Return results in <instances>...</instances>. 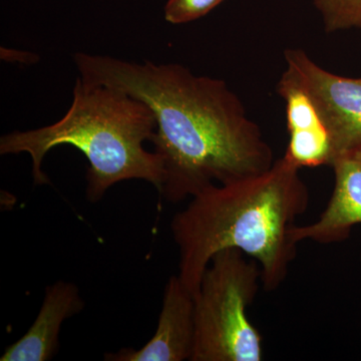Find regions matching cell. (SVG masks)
<instances>
[{
	"instance_id": "cell-2",
	"label": "cell",
	"mask_w": 361,
	"mask_h": 361,
	"mask_svg": "<svg viewBox=\"0 0 361 361\" xmlns=\"http://www.w3.org/2000/svg\"><path fill=\"white\" fill-rule=\"evenodd\" d=\"M299 171L282 157L260 174L211 185L176 214L171 230L179 249L178 276L192 295L214 256L226 249L257 261L265 291L281 286L297 255L292 228L310 206Z\"/></svg>"
},
{
	"instance_id": "cell-5",
	"label": "cell",
	"mask_w": 361,
	"mask_h": 361,
	"mask_svg": "<svg viewBox=\"0 0 361 361\" xmlns=\"http://www.w3.org/2000/svg\"><path fill=\"white\" fill-rule=\"evenodd\" d=\"M284 59L283 75L312 99L331 135L336 158L361 147V78L325 70L300 49H287Z\"/></svg>"
},
{
	"instance_id": "cell-8",
	"label": "cell",
	"mask_w": 361,
	"mask_h": 361,
	"mask_svg": "<svg viewBox=\"0 0 361 361\" xmlns=\"http://www.w3.org/2000/svg\"><path fill=\"white\" fill-rule=\"evenodd\" d=\"M77 285L58 281L45 288L44 302L30 329L6 348L1 361H47L59 350L61 325L84 310Z\"/></svg>"
},
{
	"instance_id": "cell-6",
	"label": "cell",
	"mask_w": 361,
	"mask_h": 361,
	"mask_svg": "<svg viewBox=\"0 0 361 361\" xmlns=\"http://www.w3.org/2000/svg\"><path fill=\"white\" fill-rule=\"evenodd\" d=\"M195 339L194 296L178 275L169 278L154 336L142 348L106 353L108 361H184L191 360Z\"/></svg>"
},
{
	"instance_id": "cell-4",
	"label": "cell",
	"mask_w": 361,
	"mask_h": 361,
	"mask_svg": "<svg viewBox=\"0 0 361 361\" xmlns=\"http://www.w3.org/2000/svg\"><path fill=\"white\" fill-rule=\"evenodd\" d=\"M243 252L216 254L194 295L195 339L190 361H260L263 337L248 310L262 286L257 261Z\"/></svg>"
},
{
	"instance_id": "cell-11",
	"label": "cell",
	"mask_w": 361,
	"mask_h": 361,
	"mask_svg": "<svg viewBox=\"0 0 361 361\" xmlns=\"http://www.w3.org/2000/svg\"><path fill=\"white\" fill-rule=\"evenodd\" d=\"M360 261H361V258H360Z\"/></svg>"
},
{
	"instance_id": "cell-9",
	"label": "cell",
	"mask_w": 361,
	"mask_h": 361,
	"mask_svg": "<svg viewBox=\"0 0 361 361\" xmlns=\"http://www.w3.org/2000/svg\"><path fill=\"white\" fill-rule=\"evenodd\" d=\"M327 33L361 28V0H312Z\"/></svg>"
},
{
	"instance_id": "cell-7",
	"label": "cell",
	"mask_w": 361,
	"mask_h": 361,
	"mask_svg": "<svg viewBox=\"0 0 361 361\" xmlns=\"http://www.w3.org/2000/svg\"><path fill=\"white\" fill-rule=\"evenodd\" d=\"M330 167L334 187L326 208L315 222L292 228L296 243L306 240L323 245L341 243L361 224V147L343 152Z\"/></svg>"
},
{
	"instance_id": "cell-1",
	"label": "cell",
	"mask_w": 361,
	"mask_h": 361,
	"mask_svg": "<svg viewBox=\"0 0 361 361\" xmlns=\"http://www.w3.org/2000/svg\"><path fill=\"white\" fill-rule=\"evenodd\" d=\"M75 61L84 80L126 92L153 111L152 142L163 161L159 192L165 200L178 203L274 164L262 130L224 80L176 63H135L84 52Z\"/></svg>"
},
{
	"instance_id": "cell-10",
	"label": "cell",
	"mask_w": 361,
	"mask_h": 361,
	"mask_svg": "<svg viewBox=\"0 0 361 361\" xmlns=\"http://www.w3.org/2000/svg\"><path fill=\"white\" fill-rule=\"evenodd\" d=\"M224 0H168L165 20L173 25H182L199 20Z\"/></svg>"
},
{
	"instance_id": "cell-3",
	"label": "cell",
	"mask_w": 361,
	"mask_h": 361,
	"mask_svg": "<svg viewBox=\"0 0 361 361\" xmlns=\"http://www.w3.org/2000/svg\"><path fill=\"white\" fill-rule=\"evenodd\" d=\"M157 129L146 104L126 92L78 78L70 110L59 122L40 129L13 132L0 139V154L27 153L32 159L35 184L49 183L42 170L51 149L70 145L89 161L87 196L97 202L116 183L145 180L160 190L161 159L145 149Z\"/></svg>"
}]
</instances>
